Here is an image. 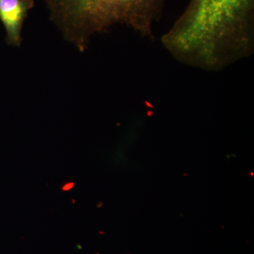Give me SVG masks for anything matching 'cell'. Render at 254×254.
<instances>
[{
	"mask_svg": "<svg viewBox=\"0 0 254 254\" xmlns=\"http://www.w3.org/2000/svg\"><path fill=\"white\" fill-rule=\"evenodd\" d=\"M254 0H190L162 43L178 61L218 71L254 50Z\"/></svg>",
	"mask_w": 254,
	"mask_h": 254,
	"instance_id": "6da1fadb",
	"label": "cell"
},
{
	"mask_svg": "<svg viewBox=\"0 0 254 254\" xmlns=\"http://www.w3.org/2000/svg\"><path fill=\"white\" fill-rule=\"evenodd\" d=\"M167 0H44L50 20L81 52L93 35L116 24L151 36Z\"/></svg>",
	"mask_w": 254,
	"mask_h": 254,
	"instance_id": "7a4b0ae2",
	"label": "cell"
},
{
	"mask_svg": "<svg viewBox=\"0 0 254 254\" xmlns=\"http://www.w3.org/2000/svg\"><path fill=\"white\" fill-rule=\"evenodd\" d=\"M34 6V0H0V21L6 31L7 45L21 46L23 23Z\"/></svg>",
	"mask_w": 254,
	"mask_h": 254,
	"instance_id": "3957f363",
	"label": "cell"
},
{
	"mask_svg": "<svg viewBox=\"0 0 254 254\" xmlns=\"http://www.w3.org/2000/svg\"><path fill=\"white\" fill-rule=\"evenodd\" d=\"M73 185L74 184L73 182H68V183H66V185H64L63 187V190L64 191H67V190H71L73 188Z\"/></svg>",
	"mask_w": 254,
	"mask_h": 254,
	"instance_id": "277c9868",
	"label": "cell"
}]
</instances>
